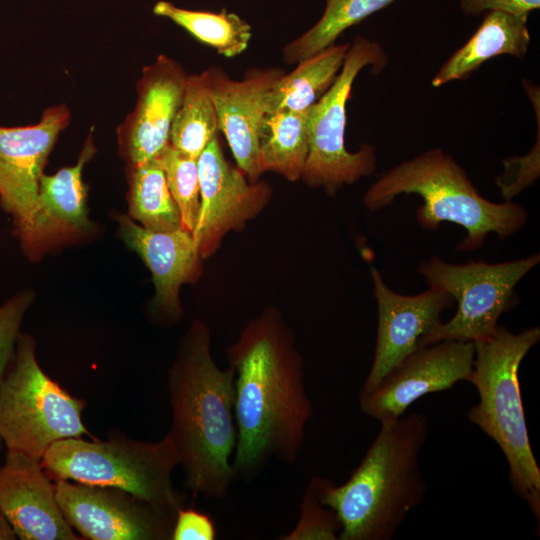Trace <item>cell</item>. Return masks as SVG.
I'll list each match as a JSON object with an SVG mask.
<instances>
[{
	"label": "cell",
	"mask_w": 540,
	"mask_h": 540,
	"mask_svg": "<svg viewBox=\"0 0 540 540\" xmlns=\"http://www.w3.org/2000/svg\"><path fill=\"white\" fill-rule=\"evenodd\" d=\"M200 209L192 232L199 255L206 257L222 236L253 217L264 205L270 189L251 182L229 163L215 136L197 158Z\"/></svg>",
	"instance_id": "13"
},
{
	"label": "cell",
	"mask_w": 540,
	"mask_h": 540,
	"mask_svg": "<svg viewBox=\"0 0 540 540\" xmlns=\"http://www.w3.org/2000/svg\"><path fill=\"white\" fill-rule=\"evenodd\" d=\"M40 462L54 481L117 487L175 516L186 503V494L173 483L179 456L168 433L158 441L120 432H110L106 440L65 438L54 442Z\"/></svg>",
	"instance_id": "6"
},
{
	"label": "cell",
	"mask_w": 540,
	"mask_h": 540,
	"mask_svg": "<svg viewBox=\"0 0 540 540\" xmlns=\"http://www.w3.org/2000/svg\"><path fill=\"white\" fill-rule=\"evenodd\" d=\"M539 262L538 253L501 263L450 264L435 255L422 262L418 272L429 286L450 294L458 308L449 321L438 323L424 335L418 347L442 340L475 343L491 337L500 316L516 303L517 283Z\"/></svg>",
	"instance_id": "8"
},
{
	"label": "cell",
	"mask_w": 540,
	"mask_h": 540,
	"mask_svg": "<svg viewBox=\"0 0 540 540\" xmlns=\"http://www.w3.org/2000/svg\"><path fill=\"white\" fill-rule=\"evenodd\" d=\"M87 403L50 378L36 358V342L20 333L14 356L0 378V438L7 449L41 460L56 441L95 438L85 427Z\"/></svg>",
	"instance_id": "7"
},
{
	"label": "cell",
	"mask_w": 540,
	"mask_h": 540,
	"mask_svg": "<svg viewBox=\"0 0 540 540\" xmlns=\"http://www.w3.org/2000/svg\"><path fill=\"white\" fill-rule=\"evenodd\" d=\"M380 424L345 483L314 476L322 503L341 522L339 540H391L425 498L420 452L428 435L427 417L411 413Z\"/></svg>",
	"instance_id": "3"
},
{
	"label": "cell",
	"mask_w": 540,
	"mask_h": 540,
	"mask_svg": "<svg viewBox=\"0 0 540 540\" xmlns=\"http://www.w3.org/2000/svg\"><path fill=\"white\" fill-rule=\"evenodd\" d=\"M235 373L220 368L210 352V332L195 321L168 369L171 408L168 431L179 456L185 487L195 496L219 500L235 481L237 441Z\"/></svg>",
	"instance_id": "2"
},
{
	"label": "cell",
	"mask_w": 540,
	"mask_h": 540,
	"mask_svg": "<svg viewBox=\"0 0 540 540\" xmlns=\"http://www.w3.org/2000/svg\"><path fill=\"white\" fill-rule=\"evenodd\" d=\"M0 510L21 540H79L64 518L40 460L7 449L0 466Z\"/></svg>",
	"instance_id": "17"
},
{
	"label": "cell",
	"mask_w": 540,
	"mask_h": 540,
	"mask_svg": "<svg viewBox=\"0 0 540 540\" xmlns=\"http://www.w3.org/2000/svg\"><path fill=\"white\" fill-rule=\"evenodd\" d=\"M93 127L89 131L77 163L53 175L42 174L35 211L30 224L15 235L30 259L91 231L87 215V188L82 173L96 153Z\"/></svg>",
	"instance_id": "16"
},
{
	"label": "cell",
	"mask_w": 540,
	"mask_h": 540,
	"mask_svg": "<svg viewBox=\"0 0 540 540\" xmlns=\"http://www.w3.org/2000/svg\"><path fill=\"white\" fill-rule=\"evenodd\" d=\"M120 235L152 273L155 285L154 308L167 320L181 315L179 289L198 271L199 252L191 232L179 228L154 231L129 216H119Z\"/></svg>",
	"instance_id": "19"
},
{
	"label": "cell",
	"mask_w": 540,
	"mask_h": 540,
	"mask_svg": "<svg viewBox=\"0 0 540 540\" xmlns=\"http://www.w3.org/2000/svg\"><path fill=\"white\" fill-rule=\"evenodd\" d=\"M218 130L208 69L187 75L182 100L172 122L169 143L197 159Z\"/></svg>",
	"instance_id": "23"
},
{
	"label": "cell",
	"mask_w": 540,
	"mask_h": 540,
	"mask_svg": "<svg viewBox=\"0 0 540 540\" xmlns=\"http://www.w3.org/2000/svg\"><path fill=\"white\" fill-rule=\"evenodd\" d=\"M214 520L206 513L185 506L178 510L171 540H215Z\"/></svg>",
	"instance_id": "31"
},
{
	"label": "cell",
	"mask_w": 540,
	"mask_h": 540,
	"mask_svg": "<svg viewBox=\"0 0 540 540\" xmlns=\"http://www.w3.org/2000/svg\"><path fill=\"white\" fill-rule=\"evenodd\" d=\"M527 19L501 11L485 12L475 33L440 67L431 81L432 86L437 88L464 80L496 56L524 59L531 40Z\"/></svg>",
	"instance_id": "20"
},
{
	"label": "cell",
	"mask_w": 540,
	"mask_h": 540,
	"mask_svg": "<svg viewBox=\"0 0 540 540\" xmlns=\"http://www.w3.org/2000/svg\"><path fill=\"white\" fill-rule=\"evenodd\" d=\"M152 11L156 16L171 20L225 57L243 53L252 36L250 24L234 12L191 10L166 0L157 1Z\"/></svg>",
	"instance_id": "24"
},
{
	"label": "cell",
	"mask_w": 540,
	"mask_h": 540,
	"mask_svg": "<svg viewBox=\"0 0 540 540\" xmlns=\"http://www.w3.org/2000/svg\"><path fill=\"white\" fill-rule=\"evenodd\" d=\"M537 141L529 154L522 157H509L503 160L504 171L495 184L501 191L505 201L530 186L539 176V116Z\"/></svg>",
	"instance_id": "30"
},
{
	"label": "cell",
	"mask_w": 540,
	"mask_h": 540,
	"mask_svg": "<svg viewBox=\"0 0 540 540\" xmlns=\"http://www.w3.org/2000/svg\"><path fill=\"white\" fill-rule=\"evenodd\" d=\"M400 194L422 198L416 220L423 229L435 231L443 222L463 227L467 235L457 247L463 251L481 247L490 233L500 239L517 233L528 218L525 208L517 203L484 198L459 163L440 148L429 149L388 170L368 188L363 201L375 211Z\"/></svg>",
	"instance_id": "4"
},
{
	"label": "cell",
	"mask_w": 540,
	"mask_h": 540,
	"mask_svg": "<svg viewBox=\"0 0 540 540\" xmlns=\"http://www.w3.org/2000/svg\"><path fill=\"white\" fill-rule=\"evenodd\" d=\"M3 446H4V444H3V442H2V440L0 438V452H1L2 448H3Z\"/></svg>",
	"instance_id": "34"
},
{
	"label": "cell",
	"mask_w": 540,
	"mask_h": 540,
	"mask_svg": "<svg viewBox=\"0 0 540 540\" xmlns=\"http://www.w3.org/2000/svg\"><path fill=\"white\" fill-rule=\"evenodd\" d=\"M59 508L82 539L171 540L175 515L112 486L56 480Z\"/></svg>",
	"instance_id": "10"
},
{
	"label": "cell",
	"mask_w": 540,
	"mask_h": 540,
	"mask_svg": "<svg viewBox=\"0 0 540 540\" xmlns=\"http://www.w3.org/2000/svg\"><path fill=\"white\" fill-rule=\"evenodd\" d=\"M378 307V328L371 369L360 393L375 388L383 377L418 348L419 340L440 323L441 313L453 306V297L442 289L429 288L416 295L391 290L378 270L371 269Z\"/></svg>",
	"instance_id": "15"
},
{
	"label": "cell",
	"mask_w": 540,
	"mask_h": 540,
	"mask_svg": "<svg viewBox=\"0 0 540 540\" xmlns=\"http://www.w3.org/2000/svg\"><path fill=\"white\" fill-rule=\"evenodd\" d=\"M540 339V328L513 333L498 325L495 333L474 343L475 357L469 382L479 402L467 417L500 447L509 467L514 492L526 502L540 523V468L528 435L519 382L522 360Z\"/></svg>",
	"instance_id": "5"
},
{
	"label": "cell",
	"mask_w": 540,
	"mask_h": 540,
	"mask_svg": "<svg viewBox=\"0 0 540 540\" xmlns=\"http://www.w3.org/2000/svg\"><path fill=\"white\" fill-rule=\"evenodd\" d=\"M319 20L305 33L283 48L287 64L299 63L335 43L351 26L392 4L395 0H324Z\"/></svg>",
	"instance_id": "26"
},
{
	"label": "cell",
	"mask_w": 540,
	"mask_h": 540,
	"mask_svg": "<svg viewBox=\"0 0 540 540\" xmlns=\"http://www.w3.org/2000/svg\"><path fill=\"white\" fill-rule=\"evenodd\" d=\"M473 342L442 340L421 346L393 367L372 390L360 393V409L379 422L404 415L424 395L468 381L473 372Z\"/></svg>",
	"instance_id": "11"
},
{
	"label": "cell",
	"mask_w": 540,
	"mask_h": 540,
	"mask_svg": "<svg viewBox=\"0 0 540 540\" xmlns=\"http://www.w3.org/2000/svg\"><path fill=\"white\" fill-rule=\"evenodd\" d=\"M70 121V108L61 103L46 108L32 125L0 126V206L12 217L14 235L31 222L40 177Z\"/></svg>",
	"instance_id": "12"
},
{
	"label": "cell",
	"mask_w": 540,
	"mask_h": 540,
	"mask_svg": "<svg viewBox=\"0 0 540 540\" xmlns=\"http://www.w3.org/2000/svg\"><path fill=\"white\" fill-rule=\"evenodd\" d=\"M311 107L265 114L259 131L262 172L274 171L290 181L301 178L309 152Z\"/></svg>",
	"instance_id": "22"
},
{
	"label": "cell",
	"mask_w": 540,
	"mask_h": 540,
	"mask_svg": "<svg viewBox=\"0 0 540 540\" xmlns=\"http://www.w3.org/2000/svg\"><path fill=\"white\" fill-rule=\"evenodd\" d=\"M128 168L129 217L154 231L182 228L180 212L169 191L159 158Z\"/></svg>",
	"instance_id": "25"
},
{
	"label": "cell",
	"mask_w": 540,
	"mask_h": 540,
	"mask_svg": "<svg viewBox=\"0 0 540 540\" xmlns=\"http://www.w3.org/2000/svg\"><path fill=\"white\" fill-rule=\"evenodd\" d=\"M208 72L218 129L224 133L238 168L255 182L263 173L259 131L266 114L265 95L285 71L279 67H255L247 70L241 80L232 79L220 67H210Z\"/></svg>",
	"instance_id": "18"
},
{
	"label": "cell",
	"mask_w": 540,
	"mask_h": 540,
	"mask_svg": "<svg viewBox=\"0 0 540 540\" xmlns=\"http://www.w3.org/2000/svg\"><path fill=\"white\" fill-rule=\"evenodd\" d=\"M17 539L11 525L0 510V540H15Z\"/></svg>",
	"instance_id": "33"
},
{
	"label": "cell",
	"mask_w": 540,
	"mask_h": 540,
	"mask_svg": "<svg viewBox=\"0 0 540 540\" xmlns=\"http://www.w3.org/2000/svg\"><path fill=\"white\" fill-rule=\"evenodd\" d=\"M349 45L334 43L297 63L291 72L284 73L265 95V112L309 109L335 81Z\"/></svg>",
	"instance_id": "21"
},
{
	"label": "cell",
	"mask_w": 540,
	"mask_h": 540,
	"mask_svg": "<svg viewBox=\"0 0 540 540\" xmlns=\"http://www.w3.org/2000/svg\"><path fill=\"white\" fill-rule=\"evenodd\" d=\"M341 522L336 512L320 499L314 476L308 482L299 503L295 526L280 540H339Z\"/></svg>",
	"instance_id": "28"
},
{
	"label": "cell",
	"mask_w": 540,
	"mask_h": 540,
	"mask_svg": "<svg viewBox=\"0 0 540 540\" xmlns=\"http://www.w3.org/2000/svg\"><path fill=\"white\" fill-rule=\"evenodd\" d=\"M235 373V480L251 482L276 459L294 464L304 445L313 404L303 364L279 317L252 322L229 351Z\"/></svg>",
	"instance_id": "1"
},
{
	"label": "cell",
	"mask_w": 540,
	"mask_h": 540,
	"mask_svg": "<svg viewBox=\"0 0 540 540\" xmlns=\"http://www.w3.org/2000/svg\"><path fill=\"white\" fill-rule=\"evenodd\" d=\"M187 75L179 62L165 54L143 67L135 107L116 130L119 153L128 166L158 157L169 144Z\"/></svg>",
	"instance_id": "14"
},
{
	"label": "cell",
	"mask_w": 540,
	"mask_h": 540,
	"mask_svg": "<svg viewBox=\"0 0 540 540\" xmlns=\"http://www.w3.org/2000/svg\"><path fill=\"white\" fill-rule=\"evenodd\" d=\"M32 300L33 294L23 291L0 306V378L14 356L23 316Z\"/></svg>",
	"instance_id": "29"
},
{
	"label": "cell",
	"mask_w": 540,
	"mask_h": 540,
	"mask_svg": "<svg viewBox=\"0 0 540 540\" xmlns=\"http://www.w3.org/2000/svg\"><path fill=\"white\" fill-rule=\"evenodd\" d=\"M169 191L179 209L181 227L193 232L200 209L197 159L175 149L170 143L158 155Z\"/></svg>",
	"instance_id": "27"
},
{
	"label": "cell",
	"mask_w": 540,
	"mask_h": 540,
	"mask_svg": "<svg viewBox=\"0 0 540 540\" xmlns=\"http://www.w3.org/2000/svg\"><path fill=\"white\" fill-rule=\"evenodd\" d=\"M462 12L478 16L487 11H501L528 18L529 14L539 9L540 0H459Z\"/></svg>",
	"instance_id": "32"
},
{
	"label": "cell",
	"mask_w": 540,
	"mask_h": 540,
	"mask_svg": "<svg viewBox=\"0 0 540 540\" xmlns=\"http://www.w3.org/2000/svg\"><path fill=\"white\" fill-rule=\"evenodd\" d=\"M387 60L384 49L376 41L357 36L350 43L335 81L311 107L309 152L301 175L309 185L335 191L376 169L375 147L363 143L356 152L345 147L346 105L360 71L371 66L377 73Z\"/></svg>",
	"instance_id": "9"
}]
</instances>
